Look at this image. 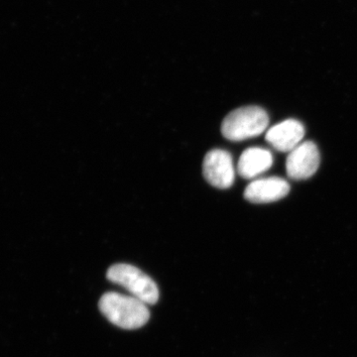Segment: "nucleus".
Listing matches in <instances>:
<instances>
[{
	"instance_id": "f257e3e1",
	"label": "nucleus",
	"mask_w": 357,
	"mask_h": 357,
	"mask_svg": "<svg viewBox=\"0 0 357 357\" xmlns=\"http://www.w3.org/2000/svg\"><path fill=\"white\" fill-rule=\"evenodd\" d=\"M98 307L110 323L123 330H137L146 325L150 312L142 301L116 292L103 294Z\"/></svg>"
},
{
	"instance_id": "39448f33",
	"label": "nucleus",
	"mask_w": 357,
	"mask_h": 357,
	"mask_svg": "<svg viewBox=\"0 0 357 357\" xmlns=\"http://www.w3.org/2000/svg\"><path fill=\"white\" fill-rule=\"evenodd\" d=\"M319 161L318 147L312 141H306L289 153L286 171L293 180H306L318 171Z\"/></svg>"
},
{
	"instance_id": "20e7f679",
	"label": "nucleus",
	"mask_w": 357,
	"mask_h": 357,
	"mask_svg": "<svg viewBox=\"0 0 357 357\" xmlns=\"http://www.w3.org/2000/svg\"><path fill=\"white\" fill-rule=\"evenodd\" d=\"M204 178L218 189H229L236 177L231 155L225 150H211L204 159Z\"/></svg>"
},
{
	"instance_id": "f03ea898",
	"label": "nucleus",
	"mask_w": 357,
	"mask_h": 357,
	"mask_svg": "<svg viewBox=\"0 0 357 357\" xmlns=\"http://www.w3.org/2000/svg\"><path fill=\"white\" fill-rule=\"evenodd\" d=\"M269 124L267 112L259 107H245L230 112L222 124V133L230 141L257 137Z\"/></svg>"
},
{
	"instance_id": "0eeeda50",
	"label": "nucleus",
	"mask_w": 357,
	"mask_h": 357,
	"mask_svg": "<svg viewBox=\"0 0 357 357\" xmlns=\"http://www.w3.org/2000/svg\"><path fill=\"white\" fill-rule=\"evenodd\" d=\"M304 136V126L296 119H288L270 128L265 139L277 151L290 153L296 147L299 146Z\"/></svg>"
},
{
	"instance_id": "6e6552de",
	"label": "nucleus",
	"mask_w": 357,
	"mask_h": 357,
	"mask_svg": "<svg viewBox=\"0 0 357 357\" xmlns=\"http://www.w3.org/2000/svg\"><path fill=\"white\" fill-rule=\"evenodd\" d=\"M273 165V156L269 150L263 148H248L241 154L237 172L244 178L257 177Z\"/></svg>"
},
{
	"instance_id": "423d86ee",
	"label": "nucleus",
	"mask_w": 357,
	"mask_h": 357,
	"mask_svg": "<svg viewBox=\"0 0 357 357\" xmlns=\"http://www.w3.org/2000/svg\"><path fill=\"white\" fill-rule=\"evenodd\" d=\"M290 192L287 181L278 177L259 178L246 187L244 198L253 204H268L285 198Z\"/></svg>"
},
{
	"instance_id": "7ed1b4c3",
	"label": "nucleus",
	"mask_w": 357,
	"mask_h": 357,
	"mask_svg": "<svg viewBox=\"0 0 357 357\" xmlns=\"http://www.w3.org/2000/svg\"><path fill=\"white\" fill-rule=\"evenodd\" d=\"M107 279L128 291L133 297L147 305L156 304L159 289L151 277L137 267L129 264H115L107 270Z\"/></svg>"
}]
</instances>
